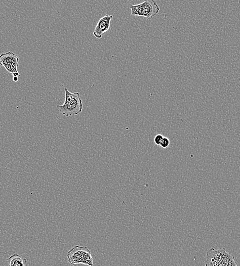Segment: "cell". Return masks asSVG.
<instances>
[{
  "mask_svg": "<svg viewBox=\"0 0 240 266\" xmlns=\"http://www.w3.org/2000/svg\"><path fill=\"white\" fill-rule=\"evenodd\" d=\"M205 266H237L235 258L228 253L224 248L210 249L206 253Z\"/></svg>",
  "mask_w": 240,
  "mask_h": 266,
  "instance_id": "obj_2",
  "label": "cell"
},
{
  "mask_svg": "<svg viewBox=\"0 0 240 266\" xmlns=\"http://www.w3.org/2000/svg\"><path fill=\"white\" fill-rule=\"evenodd\" d=\"M12 75L13 76V77H18V78H19V77H20V73H19V72L14 73L12 74Z\"/></svg>",
  "mask_w": 240,
  "mask_h": 266,
  "instance_id": "obj_10",
  "label": "cell"
},
{
  "mask_svg": "<svg viewBox=\"0 0 240 266\" xmlns=\"http://www.w3.org/2000/svg\"><path fill=\"white\" fill-rule=\"evenodd\" d=\"M13 80L14 82H17L19 81V78H18V77H13Z\"/></svg>",
  "mask_w": 240,
  "mask_h": 266,
  "instance_id": "obj_11",
  "label": "cell"
},
{
  "mask_svg": "<svg viewBox=\"0 0 240 266\" xmlns=\"http://www.w3.org/2000/svg\"><path fill=\"white\" fill-rule=\"evenodd\" d=\"M163 137V135L161 134L157 135L154 139L156 144L160 145Z\"/></svg>",
  "mask_w": 240,
  "mask_h": 266,
  "instance_id": "obj_9",
  "label": "cell"
},
{
  "mask_svg": "<svg viewBox=\"0 0 240 266\" xmlns=\"http://www.w3.org/2000/svg\"><path fill=\"white\" fill-rule=\"evenodd\" d=\"M0 65L12 74L18 72L19 58L18 54L9 51L0 55Z\"/></svg>",
  "mask_w": 240,
  "mask_h": 266,
  "instance_id": "obj_5",
  "label": "cell"
},
{
  "mask_svg": "<svg viewBox=\"0 0 240 266\" xmlns=\"http://www.w3.org/2000/svg\"><path fill=\"white\" fill-rule=\"evenodd\" d=\"M170 141L169 139L167 137H164L160 143V146L163 149H167L170 145Z\"/></svg>",
  "mask_w": 240,
  "mask_h": 266,
  "instance_id": "obj_8",
  "label": "cell"
},
{
  "mask_svg": "<svg viewBox=\"0 0 240 266\" xmlns=\"http://www.w3.org/2000/svg\"><path fill=\"white\" fill-rule=\"evenodd\" d=\"M65 101L63 105H57L60 112L67 117L78 115L83 110L82 100L79 92L71 93L67 88L65 89Z\"/></svg>",
  "mask_w": 240,
  "mask_h": 266,
  "instance_id": "obj_1",
  "label": "cell"
},
{
  "mask_svg": "<svg viewBox=\"0 0 240 266\" xmlns=\"http://www.w3.org/2000/svg\"><path fill=\"white\" fill-rule=\"evenodd\" d=\"M9 266H24L27 263V260L23 259L18 254L10 256L7 260Z\"/></svg>",
  "mask_w": 240,
  "mask_h": 266,
  "instance_id": "obj_7",
  "label": "cell"
},
{
  "mask_svg": "<svg viewBox=\"0 0 240 266\" xmlns=\"http://www.w3.org/2000/svg\"><path fill=\"white\" fill-rule=\"evenodd\" d=\"M131 15L151 20L158 14L160 8L155 0H146L141 4L130 6Z\"/></svg>",
  "mask_w": 240,
  "mask_h": 266,
  "instance_id": "obj_4",
  "label": "cell"
},
{
  "mask_svg": "<svg viewBox=\"0 0 240 266\" xmlns=\"http://www.w3.org/2000/svg\"><path fill=\"white\" fill-rule=\"evenodd\" d=\"M67 258L72 265L82 264L93 266V258L91 251L86 246H76L68 252Z\"/></svg>",
  "mask_w": 240,
  "mask_h": 266,
  "instance_id": "obj_3",
  "label": "cell"
},
{
  "mask_svg": "<svg viewBox=\"0 0 240 266\" xmlns=\"http://www.w3.org/2000/svg\"><path fill=\"white\" fill-rule=\"evenodd\" d=\"M113 19V16L106 15L99 20L93 33L96 38L101 39L103 35L109 31Z\"/></svg>",
  "mask_w": 240,
  "mask_h": 266,
  "instance_id": "obj_6",
  "label": "cell"
}]
</instances>
